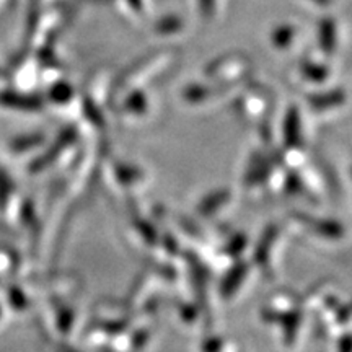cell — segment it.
Returning a JSON list of instances; mask_svg holds the SVG:
<instances>
[{"label":"cell","instance_id":"9","mask_svg":"<svg viewBox=\"0 0 352 352\" xmlns=\"http://www.w3.org/2000/svg\"><path fill=\"white\" fill-rule=\"evenodd\" d=\"M310 2H314V3H316V6H320V7H328V6H331L333 0H310Z\"/></svg>","mask_w":352,"mask_h":352},{"label":"cell","instance_id":"8","mask_svg":"<svg viewBox=\"0 0 352 352\" xmlns=\"http://www.w3.org/2000/svg\"><path fill=\"white\" fill-rule=\"evenodd\" d=\"M127 6H129L134 12H142L144 8V0H126Z\"/></svg>","mask_w":352,"mask_h":352},{"label":"cell","instance_id":"6","mask_svg":"<svg viewBox=\"0 0 352 352\" xmlns=\"http://www.w3.org/2000/svg\"><path fill=\"white\" fill-rule=\"evenodd\" d=\"M197 6H199V12H201L202 19L210 20L215 13L217 0H197Z\"/></svg>","mask_w":352,"mask_h":352},{"label":"cell","instance_id":"7","mask_svg":"<svg viewBox=\"0 0 352 352\" xmlns=\"http://www.w3.org/2000/svg\"><path fill=\"white\" fill-rule=\"evenodd\" d=\"M70 95H72V88H70L67 83H57V85L51 88V96L57 101L67 100Z\"/></svg>","mask_w":352,"mask_h":352},{"label":"cell","instance_id":"2","mask_svg":"<svg viewBox=\"0 0 352 352\" xmlns=\"http://www.w3.org/2000/svg\"><path fill=\"white\" fill-rule=\"evenodd\" d=\"M0 103L3 107L19 109H36L39 107V101L34 96L21 95L16 94V91H3V94H0Z\"/></svg>","mask_w":352,"mask_h":352},{"label":"cell","instance_id":"4","mask_svg":"<svg viewBox=\"0 0 352 352\" xmlns=\"http://www.w3.org/2000/svg\"><path fill=\"white\" fill-rule=\"evenodd\" d=\"M183 20L178 15H166L155 23V32L160 34H175L182 32Z\"/></svg>","mask_w":352,"mask_h":352},{"label":"cell","instance_id":"5","mask_svg":"<svg viewBox=\"0 0 352 352\" xmlns=\"http://www.w3.org/2000/svg\"><path fill=\"white\" fill-rule=\"evenodd\" d=\"M302 72L311 82H324L328 77V69L316 63H305L302 65Z\"/></svg>","mask_w":352,"mask_h":352},{"label":"cell","instance_id":"3","mask_svg":"<svg viewBox=\"0 0 352 352\" xmlns=\"http://www.w3.org/2000/svg\"><path fill=\"white\" fill-rule=\"evenodd\" d=\"M294 36H296V28H294L292 25L284 23L276 26V28L272 30L271 43L274 44L276 47H279V50H285V47H289L290 44H292Z\"/></svg>","mask_w":352,"mask_h":352},{"label":"cell","instance_id":"1","mask_svg":"<svg viewBox=\"0 0 352 352\" xmlns=\"http://www.w3.org/2000/svg\"><path fill=\"white\" fill-rule=\"evenodd\" d=\"M320 46L327 54H331L336 47V21L333 19H323L318 25Z\"/></svg>","mask_w":352,"mask_h":352}]
</instances>
